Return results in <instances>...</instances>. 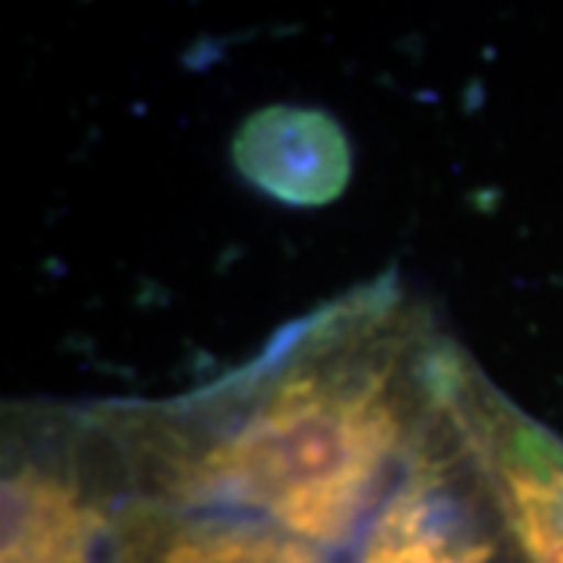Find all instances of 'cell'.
Returning a JSON list of instances; mask_svg holds the SVG:
<instances>
[{"label":"cell","instance_id":"1","mask_svg":"<svg viewBox=\"0 0 563 563\" xmlns=\"http://www.w3.org/2000/svg\"><path fill=\"white\" fill-rule=\"evenodd\" d=\"M342 310L288 344L181 466L188 501L329 551L361 542L413 448V376L388 307Z\"/></svg>","mask_w":563,"mask_h":563},{"label":"cell","instance_id":"2","mask_svg":"<svg viewBox=\"0 0 563 563\" xmlns=\"http://www.w3.org/2000/svg\"><path fill=\"white\" fill-rule=\"evenodd\" d=\"M357 544V563H520L498 504L476 514L435 463L404 473Z\"/></svg>","mask_w":563,"mask_h":563},{"label":"cell","instance_id":"3","mask_svg":"<svg viewBox=\"0 0 563 563\" xmlns=\"http://www.w3.org/2000/svg\"><path fill=\"white\" fill-rule=\"evenodd\" d=\"M103 563H332L317 544L244 514H195L129 523Z\"/></svg>","mask_w":563,"mask_h":563},{"label":"cell","instance_id":"4","mask_svg":"<svg viewBox=\"0 0 563 563\" xmlns=\"http://www.w3.org/2000/svg\"><path fill=\"white\" fill-rule=\"evenodd\" d=\"M492 457V498L520 563H563V448L510 422Z\"/></svg>","mask_w":563,"mask_h":563},{"label":"cell","instance_id":"5","mask_svg":"<svg viewBox=\"0 0 563 563\" xmlns=\"http://www.w3.org/2000/svg\"><path fill=\"white\" fill-rule=\"evenodd\" d=\"M101 510L51 470H20L3 485V563H103Z\"/></svg>","mask_w":563,"mask_h":563}]
</instances>
